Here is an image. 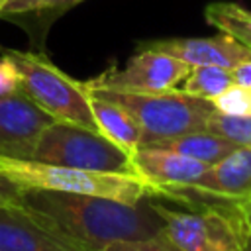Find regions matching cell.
<instances>
[{"label":"cell","mask_w":251,"mask_h":251,"mask_svg":"<svg viewBox=\"0 0 251 251\" xmlns=\"http://www.w3.org/2000/svg\"><path fill=\"white\" fill-rule=\"evenodd\" d=\"M22 204L90 251H102L114 241L153 237L165 226L151 196L124 202L94 194L24 188Z\"/></svg>","instance_id":"cell-1"},{"label":"cell","mask_w":251,"mask_h":251,"mask_svg":"<svg viewBox=\"0 0 251 251\" xmlns=\"http://www.w3.org/2000/svg\"><path fill=\"white\" fill-rule=\"evenodd\" d=\"M86 90L127 110L143 129L141 145L155 139L206 129L208 120L216 112L212 100L188 94L182 88H171L163 92H129L86 86Z\"/></svg>","instance_id":"cell-2"},{"label":"cell","mask_w":251,"mask_h":251,"mask_svg":"<svg viewBox=\"0 0 251 251\" xmlns=\"http://www.w3.org/2000/svg\"><path fill=\"white\" fill-rule=\"evenodd\" d=\"M0 173L22 188L59 190L76 194L108 196L124 202H137L151 196V188L135 175L86 171L35 159H16L0 153Z\"/></svg>","instance_id":"cell-3"},{"label":"cell","mask_w":251,"mask_h":251,"mask_svg":"<svg viewBox=\"0 0 251 251\" xmlns=\"http://www.w3.org/2000/svg\"><path fill=\"white\" fill-rule=\"evenodd\" d=\"M157 204L163 216V233L182 251H241L249 235L241 200L226 198L210 206L190 210Z\"/></svg>","instance_id":"cell-4"},{"label":"cell","mask_w":251,"mask_h":251,"mask_svg":"<svg viewBox=\"0 0 251 251\" xmlns=\"http://www.w3.org/2000/svg\"><path fill=\"white\" fill-rule=\"evenodd\" d=\"M16 65L22 76L24 92L49 116L61 122H71L90 129H98L90 94L84 82L71 78L59 67H55L41 51H18L0 49Z\"/></svg>","instance_id":"cell-5"},{"label":"cell","mask_w":251,"mask_h":251,"mask_svg":"<svg viewBox=\"0 0 251 251\" xmlns=\"http://www.w3.org/2000/svg\"><path fill=\"white\" fill-rule=\"evenodd\" d=\"M31 159L86 171L133 175L129 151L122 149L98 129L61 120H55L41 131Z\"/></svg>","instance_id":"cell-6"},{"label":"cell","mask_w":251,"mask_h":251,"mask_svg":"<svg viewBox=\"0 0 251 251\" xmlns=\"http://www.w3.org/2000/svg\"><path fill=\"white\" fill-rule=\"evenodd\" d=\"M190 69L188 63L173 55L137 47V53L127 59L126 67H110L98 76L84 80V84L129 92H163L176 88Z\"/></svg>","instance_id":"cell-7"},{"label":"cell","mask_w":251,"mask_h":251,"mask_svg":"<svg viewBox=\"0 0 251 251\" xmlns=\"http://www.w3.org/2000/svg\"><path fill=\"white\" fill-rule=\"evenodd\" d=\"M0 251H90L24 204L0 206Z\"/></svg>","instance_id":"cell-8"},{"label":"cell","mask_w":251,"mask_h":251,"mask_svg":"<svg viewBox=\"0 0 251 251\" xmlns=\"http://www.w3.org/2000/svg\"><path fill=\"white\" fill-rule=\"evenodd\" d=\"M55 118L39 108L24 90L0 96V153L31 159L41 131Z\"/></svg>","instance_id":"cell-9"},{"label":"cell","mask_w":251,"mask_h":251,"mask_svg":"<svg viewBox=\"0 0 251 251\" xmlns=\"http://www.w3.org/2000/svg\"><path fill=\"white\" fill-rule=\"evenodd\" d=\"M139 49H153L167 55H173L190 67L214 65L224 69H233L235 65L251 59V49L231 37L229 33L220 31L212 37H169V39H151L141 41Z\"/></svg>","instance_id":"cell-10"},{"label":"cell","mask_w":251,"mask_h":251,"mask_svg":"<svg viewBox=\"0 0 251 251\" xmlns=\"http://www.w3.org/2000/svg\"><path fill=\"white\" fill-rule=\"evenodd\" d=\"M208 167L210 165L163 147H137L131 153V171L149 184L151 194L165 186L196 184Z\"/></svg>","instance_id":"cell-11"},{"label":"cell","mask_w":251,"mask_h":251,"mask_svg":"<svg viewBox=\"0 0 251 251\" xmlns=\"http://www.w3.org/2000/svg\"><path fill=\"white\" fill-rule=\"evenodd\" d=\"M190 186L233 200L251 198V147L237 145L229 155L210 165L204 176Z\"/></svg>","instance_id":"cell-12"},{"label":"cell","mask_w":251,"mask_h":251,"mask_svg":"<svg viewBox=\"0 0 251 251\" xmlns=\"http://www.w3.org/2000/svg\"><path fill=\"white\" fill-rule=\"evenodd\" d=\"M80 2L82 0H10L2 10L0 20L20 25L41 51L51 24Z\"/></svg>","instance_id":"cell-13"},{"label":"cell","mask_w":251,"mask_h":251,"mask_svg":"<svg viewBox=\"0 0 251 251\" xmlns=\"http://www.w3.org/2000/svg\"><path fill=\"white\" fill-rule=\"evenodd\" d=\"M90 104L100 133H104L108 139H112L129 153H133L141 145L143 129L127 110L96 94H90Z\"/></svg>","instance_id":"cell-14"},{"label":"cell","mask_w":251,"mask_h":251,"mask_svg":"<svg viewBox=\"0 0 251 251\" xmlns=\"http://www.w3.org/2000/svg\"><path fill=\"white\" fill-rule=\"evenodd\" d=\"M141 147H163V149L176 151L184 157L196 159L204 165H214L220 159H224L226 155H229L237 147V143H233L227 137H222L214 131L200 129V131H188V133L175 135V137L155 139Z\"/></svg>","instance_id":"cell-15"},{"label":"cell","mask_w":251,"mask_h":251,"mask_svg":"<svg viewBox=\"0 0 251 251\" xmlns=\"http://www.w3.org/2000/svg\"><path fill=\"white\" fill-rule=\"evenodd\" d=\"M204 18L216 29L229 33L251 49V14L233 2H212L204 10Z\"/></svg>","instance_id":"cell-16"},{"label":"cell","mask_w":251,"mask_h":251,"mask_svg":"<svg viewBox=\"0 0 251 251\" xmlns=\"http://www.w3.org/2000/svg\"><path fill=\"white\" fill-rule=\"evenodd\" d=\"M233 84V75L229 69L214 67V65H200L192 67L186 78L182 80V90L200 98H216L226 88Z\"/></svg>","instance_id":"cell-17"},{"label":"cell","mask_w":251,"mask_h":251,"mask_svg":"<svg viewBox=\"0 0 251 251\" xmlns=\"http://www.w3.org/2000/svg\"><path fill=\"white\" fill-rule=\"evenodd\" d=\"M206 129L222 137H227L237 145L251 147V116H227L214 112L212 118L208 120Z\"/></svg>","instance_id":"cell-18"},{"label":"cell","mask_w":251,"mask_h":251,"mask_svg":"<svg viewBox=\"0 0 251 251\" xmlns=\"http://www.w3.org/2000/svg\"><path fill=\"white\" fill-rule=\"evenodd\" d=\"M216 112L227 116H251V86L231 84L222 94L212 98Z\"/></svg>","instance_id":"cell-19"},{"label":"cell","mask_w":251,"mask_h":251,"mask_svg":"<svg viewBox=\"0 0 251 251\" xmlns=\"http://www.w3.org/2000/svg\"><path fill=\"white\" fill-rule=\"evenodd\" d=\"M102 251H182L178 249L171 239L165 237V233H157L153 237L145 239H129V241H114L106 245Z\"/></svg>","instance_id":"cell-20"},{"label":"cell","mask_w":251,"mask_h":251,"mask_svg":"<svg viewBox=\"0 0 251 251\" xmlns=\"http://www.w3.org/2000/svg\"><path fill=\"white\" fill-rule=\"evenodd\" d=\"M20 90H24V88H22V76H20L18 69H16L14 61L4 51H0V96L14 94Z\"/></svg>","instance_id":"cell-21"},{"label":"cell","mask_w":251,"mask_h":251,"mask_svg":"<svg viewBox=\"0 0 251 251\" xmlns=\"http://www.w3.org/2000/svg\"><path fill=\"white\" fill-rule=\"evenodd\" d=\"M22 198H24V188L0 173V206L22 204Z\"/></svg>","instance_id":"cell-22"},{"label":"cell","mask_w":251,"mask_h":251,"mask_svg":"<svg viewBox=\"0 0 251 251\" xmlns=\"http://www.w3.org/2000/svg\"><path fill=\"white\" fill-rule=\"evenodd\" d=\"M231 75H233V82L235 84H243V86H251V59L249 61H243L239 65H235L231 69Z\"/></svg>","instance_id":"cell-23"},{"label":"cell","mask_w":251,"mask_h":251,"mask_svg":"<svg viewBox=\"0 0 251 251\" xmlns=\"http://www.w3.org/2000/svg\"><path fill=\"white\" fill-rule=\"evenodd\" d=\"M241 212H243V220H245L247 231L251 233V198L241 200Z\"/></svg>","instance_id":"cell-24"},{"label":"cell","mask_w":251,"mask_h":251,"mask_svg":"<svg viewBox=\"0 0 251 251\" xmlns=\"http://www.w3.org/2000/svg\"><path fill=\"white\" fill-rule=\"evenodd\" d=\"M241 251H251V233L247 235V239H245V243H243V249Z\"/></svg>","instance_id":"cell-25"},{"label":"cell","mask_w":251,"mask_h":251,"mask_svg":"<svg viewBox=\"0 0 251 251\" xmlns=\"http://www.w3.org/2000/svg\"><path fill=\"white\" fill-rule=\"evenodd\" d=\"M8 2H10V0H0V14H2V10L6 8V4H8Z\"/></svg>","instance_id":"cell-26"},{"label":"cell","mask_w":251,"mask_h":251,"mask_svg":"<svg viewBox=\"0 0 251 251\" xmlns=\"http://www.w3.org/2000/svg\"><path fill=\"white\" fill-rule=\"evenodd\" d=\"M249 14H251V12H249Z\"/></svg>","instance_id":"cell-27"}]
</instances>
